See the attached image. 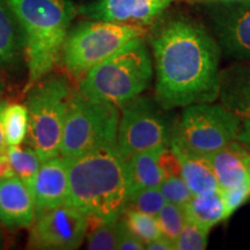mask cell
<instances>
[{"instance_id": "6da1fadb", "label": "cell", "mask_w": 250, "mask_h": 250, "mask_svg": "<svg viewBox=\"0 0 250 250\" xmlns=\"http://www.w3.org/2000/svg\"><path fill=\"white\" fill-rule=\"evenodd\" d=\"M155 100L162 109L218 99L220 46L202 24L177 18L152 39Z\"/></svg>"}, {"instance_id": "7a4b0ae2", "label": "cell", "mask_w": 250, "mask_h": 250, "mask_svg": "<svg viewBox=\"0 0 250 250\" xmlns=\"http://www.w3.org/2000/svg\"><path fill=\"white\" fill-rule=\"evenodd\" d=\"M68 173L66 204L85 213L90 221L120 219L130 193L126 160L110 145L65 159Z\"/></svg>"}, {"instance_id": "3957f363", "label": "cell", "mask_w": 250, "mask_h": 250, "mask_svg": "<svg viewBox=\"0 0 250 250\" xmlns=\"http://www.w3.org/2000/svg\"><path fill=\"white\" fill-rule=\"evenodd\" d=\"M18 19L28 67L24 92L54 70L77 7L68 0H6Z\"/></svg>"}, {"instance_id": "277c9868", "label": "cell", "mask_w": 250, "mask_h": 250, "mask_svg": "<svg viewBox=\"0 0 250 250\" xmlns=\"http://www.w3.org/2000/svg\"><path fill=\"white\" fill-rule=\"evenodd\" d=\"M153 64L143 37H137L94 66L80 79L83 95L122 107L151 83Z\"/></svg>"}, {"instance_id": "5b68a950", "label": "cell", "mask_w": 250, "mask_h": 250, "mask_svg": "<svg viewBox=\"0 0 250 250\" xmlns=\"http://www.w3.org/2000/svg\"><path fill=\"white\" fill-rule=\"evenodd\" d=\"M28 139L43 161L59 155L62 129L72 90L61 74H48L28 90Z\"/></svg>"}, {"instance_id": "8992f818", "label": "cell", "mask_w": 250, "mask_h": 250, "mask_svg": "<svg viewBox=\"0 0 250 250\" xmlns=\"http://www.w3.org/2000/svg\"><path fill=\"white\" fill-rule=\"evenodd\" d=\"M120 110L111 103L72 94L62 129L59 155L77 158L117 140Z\"/></svg>"}, {"instance_id": "52a82bcc", "label": "cell", "mask_w": 250, "mask_h": 250, "mask_svg": "<svg viewBox=\"0 0 250 250\" xmlns=\"http://www.w3.org/2000/svg\"><path fill=\"white\" fill-rule=\"evenodd\" d=\"M144 34V27L134 24L98 20L81 22L68 30L61 61L72 77L81 79L94 66Z\"/></svg>"}, {"instance_id": "ba28073f", "label": "cell", "mask_w": 250, "mask_h": 250, "mask_svg": "<svg viewBox=\"0 0 250 250\" xmlns=\"http://www.w3.org/2000/svg\"><path fill=\"white\" fill-rule=\"evenodd\" d=\"M241 118L213 102L188 105L171 138L188 151L208 155L235 142Z\"/></svg>"}, {"instance_id": "9c48e42d", "label": "cell", "mask_w": 250, "mask_h": 250, "mask_svg": "<svg viewBox=\"0 0 250 250\" xmlns=\"http://www.w3.org/2000/svg\"><path fill=\"white\" fill-rule=\"evenodd\" d=\"M170 137L169 124L156 100L138 95L122 105L116 145L125 160L139 152L166 147Z\"/></svg>"}, {"instance_id": "30bf717a", "label": "cell", "mask_w": 250, "mask_h": 250, "mask_svg": "<svg viewBox=\"0 0 250 250\" xmlns=\"http://www.w3.org/2000/svg\"><path fill=\"white\" fill-rule=\"evenodd\" d=\"M88 233V218L65 203L37 215L31 225L28 246L33 249H78Z\"/></svg>"}, {"instance_id": "8fae6325", "label": "cell", "mask_w": 250, "mask_h": 250, "mask_svg": "<svg viewBox=\"0 0 250 250\" xmlns=\"http://www.w3.org/2000/svg\"><path fill=\"white\" fill-rule=\"evenodd\" d=\"M211 5L208 14L221 51L236 61H250V0Z\"/></svg>"}, {"instance_id": "7c38bea8", "label": "cell", "mask_w": 250, "mask_h": 250, "mask_svg": "<svg viewBox=\"0 0 250 250\" xmlns=\"http://www.w3.org/2000/svg\"><path fill=\"white\" fill-rule=\"evenodd\" d=\"M174 0H94L77 7L89 20L145 27L151 24Z\"/></svg>"}, {"instance_id": "4fadbf2b", "label": "cell", "mask_w": 250, "mask_h": 250, "mask_svg": "<svg viewBox=\"0 0 250 250\" xmlns=\"http://www.w3.org/2000/svg\"><path fill=\"white\" fill-rule=\"evenodd\" d=\"M37 215L66 203L68 195L67 164L61 155L41 164L30 186Z\"/></svg>"}, {"instance_id": "5bb4252c", "label": "cell", "mask_w": 250, "mask_h": 250, "mask_svg": "<svg viewBox=\"0 0 250 250\" xmlns=\"http://www.w3.org/2000/svg\"><path fill=\"white\" fill-rule=\"evenodd\" d=\"M35 218V203L27 184L15 175L0 180V223L8 228H28Z\"/></svg>"}, {"instance_id": "9a60e30c", "label": "cell", "mask_w": 250, "mask_h": 250, "mask_svg": "<svg viewBox=\"0 0 250 250\" xmlns=\"http://www.w3.org/2000/svg\"><path fill=\"white\" fill-rule=\"evenodd\" d=\"M220 104L241 120H250V61H239L220 71Z\"/></svg>"}, {"instance_id": "2e32d148", "label": "cell", "mask_w": 250, "mask_h": 250, "mask_svg": "<svg viewBox=\"0 0 250 250\" xmlns=\"http://www.w3.org/2000/svg\"><path fill=\"white\" fill-rule=\"evenodd\" d=\"M168 145L179 158L181 176L186 181L193 195L219 191L217 179L206 155L188 151L171 137Z\"/></svg>"}, {"instance_id": "e0dca14e", "label": "cell", "mask_w": 250, "mask_h": 250, "mask_svg": "<svg viewBox=\"0 0 250 250\" xmlns=\"http://www.w3.org/2000/svg\"><path fill=\"white\" fill-rule=\"evenodd\" d=\"M246 148L237 142L206 155L217 179L219 190L230 189L250 183L247 167L243 161Z\"/></svg>"}, {"instance_id": "ac0fdd59", "label": "cell", "mask_w": 250, "mask_h": 250, "mask_svg": "<svg viewBox=\"0 0 250 250\" xmlns=\"http://www.w3.org/2000/svg\"><path fill=\"white\" fill-rule=\"evenodd\" d=\"M164 148L158 147L139 152L127 159L130 192L144 188H159L161 186L165 176L159 166V155Z\"/></svg>"}, {"instance_id": "d6986e66", "label": "cell", "mask_w": 250, "mask_h": 250, "mask_svg": "<svg viewBox=\"0 0 250 250\" xmlns=\"http://www.w3.org/2000/svg\"><path fill=\"white\" fill-rule=\"evenodd\" d=\"M182 208L187 223L208 232L215 225L228 219L220 191L192 195Z\"/></svg>"}, {"instance_id": "ffe728a7", "label": "cell", "mask_w": 250, "mask_h": 250, "mask_svg": "<svg viewBox=\"0 0 250 250\" xmlns=\"http://www.w3.org/2000/svg\"><path fill=\"white\" fill-rule=\"evenodd\" d=\"M23 51V37L18 19L6 0H0V67L15 64Z\"/></svg>"}, {"instance_id": "44dd1931", "label": "cell", "mask_w": 250, "mask_h": 250, "mask_svg": "<svg viewBox=\"0 0 250 250\" xmlns=\"http://www.w3.org/2000/svg\"><path fill=\"white\" fill-rule=\"evenodd\" d=\"M2 125H4L6 146L21 145L26 139L29 127L28 110L20 103H6L2 110Z\"/></svg>"}, {"instance_id": "7402d4cb", "label": "cell", "mask_w": 250, "mask_h": 250, "mask_svg": "<svg viewBox=\"0 0 250 250\" xmlns=\"http://www.w3.org/2000/svg\"><path fill=\"white\" fill-rule=\"evenodd\" d=\"M9 165L15 176L26 183L30 189L34 177L39 170L42 160L31 146L22 148L20 145L8 146L5 149Z\"/></svg>"}, {"instance_id": "603a6c76", "label": "cell", "mask_w": 250, "mask_h": 250, "mask_svg": "<svg viewBox=\"0 0 250 250\" xmlns=\"http://www.w3.org/2000/svg\"><path fill=\"white\" fill-rule=\"evenodd\" d=\"M121 220L127 230L145 246L161 236L160 228L154 215L125 208L123 214L121 215Z\"/></svg>"}, {"instance_id": "cb8c5ba5", "label": "cell", "mask_w": 250, "mask_h": 250, "mask_svg": "<svg viewBox=\"0 0 250 250\" xmlns=\"http://www.w3.org/2000/svg\"><path fill=\"white\" fill-rule=\"evenodd\" d=\"M93 223H95V227L89 233H87V249H117L118 234H120V219L109 221H93Z\"/></svg>"}, {"instance_id": "d4e9b609", "label": "cell", "mask_w": 250, "mask_h": 250, "mask_svg": "<svg viewBox=\"0 0 250 250\" xmlns=\"http://www.w3.org/2000/svg\"><path fill=\"white\" fill-rule=\"evenodd\" d=\"M155 218L160 228L161 236L175 243V240L177 239L181 229L186 224L183 208L181 206L166 202Z\"/></svg>"}, {"instance_id": "484cf974", "label": "cell", "mask_w": 250, "mask_h": 250, "mask_svg": "<svg viewBox=\"0 0 250 250\" xmlns=\"http://www.w3.org/2000/svg\"><path fill=\"white\" fill-rule=\"evenodd\" d=\"M165 203L166 199L159 188H144L130 192L126 208L155 217Z\"/></svg>"}, {"instance_id": "4316f807", "label": "cell", "mask_w": 250, "mask_h": 250, "mask_svg": "<svg viewBox=\"0 0 250 250\" xmlns=\"http://www.w3.org/2000/svg\"><path fill=\"white\" fill-rule=\"evenodd\" d=\"M208 230L186 221L179 236L175 240V249L204 250L208 247Z\"/></svg>"}, {"instance_id": "83f0119b", "label": "cell", "mask_w": 250, "mask_h": 250, "mask_svg": "<svg viewBox=\"0 0 250 250\" xmlns=\"http://www.w3.org/2000/svg\"><path fill=\"white\" fill-rule=\"evenodd\" d=\"M166 202L183 208L190 201L193 193L189 189L182 176L167 177L159 187Z\"/></svg>"}, {"instance_id": "f1b7e54d", "label": "cell", "mask_w": 250, "mask_h": 250, "mask_svg": "<svg viewBox=\"0 0 250 250\" xmlns=\"http://www.w3.org/2000/svg\"><path fill=\"white\" fill-rule=\"evenodd\" d=\"M219 191L223 198L227 218H229L237 208H240L246 202L249 201L250 183L236 188H230V189L219 190Z\"/></svg>"}, {"instance_id": "f546056e", "label": "cell", "mask_w": 250, "mask_h": 250, "mask_svg": "<svg viewBox=\"0 0 250 250\" xmlns=\"http://www.w3.org/2000/svg\"><path fill=\"white\" fill-rule=\"evenodd\" d=\"M159 166H160L165 179L181 176V164L179 158L173 149L168 146H166L159 155Z\"/></svg>"}, {"instance_id": "4dcf8cb0", "label": "cell", "mask_w": 250, "mask_h": 250, "mask_svg": "<svg viewBox=\"0 0 250 250\" xmlns=\"http://www.w3.org/2000/svg\"><path fill=\"white\" fill-rule=\"evenodd\" d=\"M117 249L120 250H143L145 249V245L132 235L127 228L124 226L120 218V234H118V245Z\"/></svg>"}, {"instance_id": "1f68e13d", "label": "cell", "mask_w": 250, "mask_h": 250, "mask_svg": "<svg viewBox=\"0 0 250 250\" xmlns=\"http://www.w3.org/2000/svg\"><path fill=\"white\" fill-rule=\"evenodd\" d=\"M235 142L250 152V120H242Z\"/></svg>"}, {"instance_id": "d6a6232c", "label": "cell", "mask_w": 250, "mask_h": 250, "mask_svg": "<svg viewBox=\"0 0 250 250\" xmlns=\"http://www.w3.org/2000/svg\"><path fill=\"white\" fill-rule=\"evenodd\" d=\"M145 249L147 250H175L174 242L170 240L166 239L164 236H159L158 239L153 240L145 246Z\"/></svg>"}, {"instance_id": "836d02e7", "label": "cell", "mask_w": 250, "mask_h": 250, "mask_svg": "<svg viewBox=\"0 0 250 250\" xmlns=\"http://www.w3.org/2000/svg\"><path fill=\"white\" fill-rule=\"evenodd\" d=\"M13 170H12L11 165H9L7 156H6L5 152L1 153L0 154V180L13 176Z\"/></svg>"}, {"instance_id": "e575fe53", "label": "cell", "mask_w": 250, "mask_h": 250, "mask_svg": "<svg viewBox=\"0 0 250 250\" xmlns=\"http://www.w3.org/2000/svg\"><path fill=\"white\" fill-rule=\"evenodd\" d=\"M6 102H0V153H4L7 146L5 143L4 125H2V110H4Z\"/></svg>"}, {"instance_id": "d590c367", "label": "cell", "mask_w": 250, "mask_h": 250, "mask_svg": "<svg viewBox=\"0 0 250 250\" xmlns=\"http://www.w3.org/2000/svg\"><path fill=\"white\" fill-rule=\"evenodd\" d=\"M243 161H245L247 171H248L249 179H250V152L248 151V149H246L245 153H243Z\"/></svg>"}, {"instance_id": "8d00e7d4", "label": "cell", "mask_w": 250, "mask_h": 250, "mask_svg": "<svg viewBox=\"0 0 250 250\" xmlns=\"http://www.w3.org/2000/svg\"><path fill=\"white\" fill-rule=\"evenodd\" d=\"M186 1H190V2H198V1H205V2H224V1H240V0H186Z\"/></svg>"}, {"instance_id": "74e56055", "label": "cell", "mask_w": 250, "mask_h": 250, "mask_svg": "<svg viewBox=\"0 0 250 250\" xmlns=\"http://www.w3.org/2000/svg\"><path fill=\"white\" fill-rule=\"evenodd\" d=\"M1 93H2V86L0 85V96H1Z\"/></svg>"}, {"instance_id": "f35d334b", "label": "cell", "mask_w": 250, "mask_h": 250, "mask_svg": "<svg viewBox=\"0 0 250 250\" xmlns=\"http://www.w3.org/2000/svg\"><path fill=\"white\" fill-rule=\"evenodd\" d=\"M0 154H1V153H0Z\"/></svg>"}]
</instances>
